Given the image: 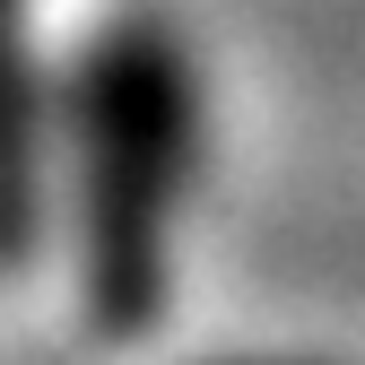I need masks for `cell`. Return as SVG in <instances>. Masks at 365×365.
I'll list each match as a JSON object with an SVG mask.
<instances>
[{"label": "cell", "instance_id": "1", "mask_svg": "<svg viewBox=\"0 0 365 365\" xmlns=\"http://www.w3.org/2000/svg\"><path fill=\"white\" fill-rule=\"evenodd\" d=\"M70 157H78V279L113 339L165 313V235L200 165V78L148 18L96 35L70 70Z\"/></svg>", "mask_w": 365, "mask_h": 365}, {"label": "cell", "instance_id": "2", "mask_svg": "<svg viewBox=\"0 0 365 365\" xmlns=\"http://www.w3.org/2000/svg\"><path fill=\"white\" fill-rule=\"evenodd\" d=\"M43 226V96L26 53V0H0V269Z\"/></svg>", "mask_w": 365, "mask_h": 365}, {"label": "cell", "instance_id": "3", "mask_svg": "<svg viewBox=\"0 0 365 365\" xmlns=\"http://www.w3.org/2000/svg\"><path fill=\"white\" fill-rule=\"evenodd\" d=\"M252 365H279V356H252Z\"/></svg>", "mask_w": 365, "mask_h": 365}]
</instances>
